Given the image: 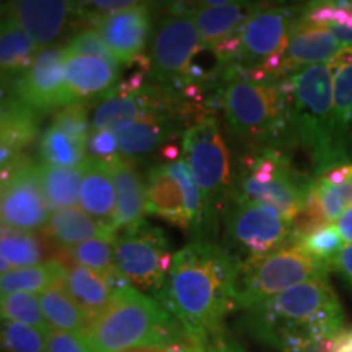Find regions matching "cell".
<instances>
[{
    "mask_svg": "<svg viewBox=\"0 0 352 352\" xmlns=\"http://www.w3.org/2000/svg\"><path fill=\"white\" fill-rule=\"evenodd\" d=\"M331 267L307 254L298 245L245 259L236 283V307L248 310L308 280L328 279Z\"/></svg>",
    "mask_w": 352,
    "mask_h": 352,
    "instance_id": "ba28073f",
    "label": "cell"
},
{
    "mask_svg": "<svg viewBox=\"0 0 352 352\" xmlns=\"http://www.w3.org/2000/svg\"><path fill=\"white\" fill-rule=\"evenodd\" d=\"M183 122L173 113H155L140 118L118 132V144L122 157L134 158L152 152L175 134V127Z\"/></svg>",
    "mask_w": 352,
    "mask_h": 352,
    "instance_id": "603a6c76",
    "label": "cell"
},
{
    "mask_svg": "<svg viewBox=\"0 0 352 352\" xmlns=\"http://www.w3.org/2000/svg\"><path fill=\"white\" fill-rule=\"evenodd\" d=\"M314 176L298 168L285 151L252 148L241 157L228 199L274 208L296 220L310 197Z\"/></svg>",
    "mask_w": 352,
    "mask_h": 352,
    "instance_id": "5b68a950",
    "label": "cell"
},
{
    "mask_svg": "<svg viewBox=\"0 0 352 352\" xmlns=\"http://www.w3.org/2000/svg\"><path fill=\"white\" fill-rule=\"evenodd\" d=\"M46 233L57 243L67 248L88 240L116 236L108 223L94 219L77 206L51 212V217L46 223Z\"/></svg>",
    "mask_w": 352,
    "mask_h": 352,
    "instance_id": "cb8c5ba5",
    "label": "cell"
},
{
    "mask_svg": "<svg viewBox=\"0 0 352 352\" xmlns=\"http://www.w3.org/2000/svg\"><path fill=\"white\" fill-rule=\"evenodd\" d=\"M303 6H259L256 3L240 38V51L233 65L248 77L267 80L272 65L287 46L300 23ZM232 65V64H230Z\"/></svg>",
    "mask_w": 352,
    "mask_h": 352,
    "instance_id": "8fae6325",
    "label": "cell"
},
{
    "mask_svg": "<svg viewBox=\"0 0 352 352\" xmlns=\"http://www.w3.org/2000/svg\"><path fill=\"white\" fill-rule=\"evenodd\" d=\"M334 74V114L342 152H352V56L344 50L329 63Z\"/></svg>",
    "mask_w": 352,
    "mask_h": 352,
    "instance_id": "4316f807",
    "label": "cell"
},
{
    "mask_svg": "<svg viewBox=\"0 0 352 352\" xmlns=\"http://www.w3.org/2000/svg\"><path fill=\"white\" fill-rule=\"evenodd\" d=\"M114 239L88 240L80 245L70 246L67 250L77 264L98 272L114 289L120 290L129 287L131 284L116 266V259H114Z\"/></svg>",
    "mask_w": 352,
    "mask_h": 352,
    "instance_id": "f546056e",
    "label": "cell"
},
{
    "mask_svg": "<svg viewBox=\"0 0 352 352\" xmlns=\"http://www.w3.org/2000/svg\"><path fill=\"white\" fill-rule=\"evenodd\" d=\"M120 352H186L176 342H147L134 347H127Z\"/></svg>",
    "mask_w": 352,
    "mask_h": 352,
    "instance_id": "ee69618b",
    "label": "cell"
},
{
    "mask_svg": "<svg viewBox=\"0 0 352 352\" xmlns=\"http://www.w3.org/2000/svg\"><path fill=\"white\" fill-rule=\"evenodd\" d=\"M344 50L329 28L298 23L284 52L272 65L267 80H280L310 65L329 64Z\"/></svg>",
    "mask_w": 352,
    "mask_h": 352,
    "instance_id": "e0dca14e",
    "label": "cell"
},
{
    "mask_svg": "<svg viewBox=\"0 0 352 352\" xmlns=\"http://www.w3.org/2000/svg\"><path fill=\"white\" fill-rule=\"evenodd\" d=\"M51 126L65 132L70 138L87 144L91 134V122L88 121L87 104L74 103L57 109L54 116H52Z\"/></svg>",
    "mask_w": 352,
    "mask_h": 352,
    "instance_id": "f35d334b",
    "label": "cell"
},
{
    "mask_svg": "<svg viewBox=\"0 0 352 352\" xmlns=\"http://www.w3.org/2000/svg\"><path fill=\"white\" fill-rule=\"evenodd\" d=\"M147 214L165 219L171 226L188 230L184 196L166 165H157L147 178Z\"/></svg>",
    "mask_w": 352,
    "mask_h": 352,
    "instance_id": "d4e9b609",
    "label": "cell"
},
{
    "mask_svg": "<svg viewBox=\"0 0 352 352\" xmlns=\"http://www.w3.org/2000/svg\"><path fill=\"white\" fill-rule=\"evenodd\" d=\"M64 52L65 56L98 57V59H103L107 60V63L120 67V63H118L116 57L109 52L107 44L101 39L100 33L96 32V28H87L85 26L82 32L74 34L64 46Z\"/></svg>",
    "mask_w": 352,
    "mask_h": 352,
    "instance_id": "ab89813d",
    "label": "cell"
},
{
    "mask_svg": "<svg viewBox=\"0 0 352 352\" xmlns=\"http://www.w3.org/2000/svg\"><path fill=\"white\" fill-rule=\"evenodd\" d=\"M12 270V266L8 264L6 259L2 258V254H0V274H3V272H8Z\"/></svg>",
    "mask_w": 352,
    "mask_h": 352,
    "instance_id": "f5cc1de1",
    "label": "cell"
},
{
    "mask_svg": "<svg viewBox=\"0 0 352 352\" xmlns=\"http://www.w3.org/2000/svg\"><path fill=\"white\" fill-rule=\"evenodd\" d=\"M219 101L227 126L252 148L294 147L290 101L283 80H256L236 65L220 70Z\"/></svg>",
    "mask_w": 352,
    "mask_h": 352,
    "instance_id": "3957f363",
    "label": "cell"
},
{
    "mask_svg": "<svg viewBox=\"0 0 352 352\" xmlns=\"http://www.w3.org/2000/svg\"><path fill=\"white\" fill-rule=\"evenodd\" d=\"M0 351L2 352H47L46 333L41 329L0 320Z\"/></svg>",
    "mask_w": 352,
    "mask_h": 352,
    "instance_id": "8d00e7d4",
    "label": "cell"
},
{
    "mask_svg": "<svg viewBox=\"0 0 352 352\" xmlns=\"http://www.w3.org/2000/svg\"><path fill=\"white\" fill-rule=\"evenodd\" d=\"M47 352H95L87 340L78 333L52 329L46 333Z\"/></svg>",
    "mask_w": 352,
    "mask_h": 352,
    "instance_id": "b9f144b4",
    "label": "cell"
},
{
    "mask_svg": "<svg viewBox=\"0 0 352 352\" xmlns=\"http://www.w3.org/2000/svg\"><path fill=\"white\" fill-rule=\"evenodd\" d=\"M192 7L197 32L206 51H210L219 63V70L235 63L240 51V38L256 3L223 2L219 7Z\"/></svg>",
    "mask_w": 352,
    "mask_h": 352,
    "instance_id": "9a60e30c",
    "label": "cell"
},
{
    "mask_svg": "<svg viewBox=\"0 0 352 352\" xmlns=\"http://www.w3.org/2000/svg\"><path fill=\"white\" fill-rule=\"evenodd\" d=\"M39 302H41L44 318L52 329L78 334L85 333L90 318L80 305L70 297L65 289V283L52 285L39 294Z\"/></svg>",
    "mask_w": 352,
    "mask_h": 352,
    "instance_id": "f1b7e54d",
    "label": "cell"
},
{
    "mask_svg": "<svg viewBox=\"0 0 352 352\" xmlns=\"http://www.w3.org/2000/svg\"><path fill=\"white\" fill-rule=\"evenodd\" d=\"M333 32L334 36L340 39L342 46L352 47V28H329Z\"/></svg>",
    "mask_w": 352,
    "mask_h": 352,
    "instance_id": "c3c4849f",
    "label": "cell"
},
{
    "mask_svg": "<svg viewBox=\"0 0 352 352\" xmlns=\"http://www.w3.org/2000/svg\"><path fill=\"white\" fill-rule=\"evenodd\" d=\"M334 226H336L341 239L344 240V243L352 245V208L347 209L346 212L334 222Z\"/></svg>",
    "mask_w": 352,
    "mask_h": 352,
    "instance_id": "f6af8a7d",
    "label": "cell"
},
{
    "mask_svg": "<svg viewBox=\"0 0 352 352\" xmlns=\"http://www.w3.org/2000/svg\"><path fill=\"white\" fill-rule=\"evenodd\" d=\"M151 28V8L147 3L135 2L126 10L104 19L96 26V32L118 63L131 65L142 56Z\"/></svg>",
    "mask_w": 352,
    "mask_h": 352,
    "instance_id": "ac0fdd59",
    "label": "cell"
},
{
    "mask_svg": "<svg viewBox=\"0 0 352 352\" xmlns=\"http://www.w3.org/2000/svg\"><path fill=\"white\" fill-rule=\"evenodd\" d=\"M13 23L10 10H8V3H0V34Z\"/></svg>",
    "mask_w": 352,
    "mask_h": 352,
    "instance_id": "681fc988",
    "label": "cell"
},
{
    "mask_svg": "<svg viewBox=\"0 0 352 352\" xmlns=\"http://www.w3.org/2000/svg\"><path fill=\"white\" fill-rule=\"evenodd\" d=\"M12 95L41 116L78 103L65 83L64 47L39 50L30 69L12 80Z\"/></svg>",
    "mask_w": 352,
    "mask_h": 352,
    "instance_id": "4fadbf2b",
    "label": "cell"
},
{
    "mask_svg": "<svg viewBox=\"0 0 352 352\" xmlns=\"http://www.w3.org/2000/svg\"><path fill=\"white\" fill-rule=\"evenodd\" d=\"M0 195H2V189H0Z\"/></svg>",
    "mask_w": 352,
    "mask_h": 352,
    "instance_id": "9f6ffc18",
    "label": "cell"
},
{
    "mask_svg": "<svg viewBox=\"0 0 352 352\" xmlns=\"http://www.w3.org/2000/svg\"><path fill=\"white\" fill-rule=\"evenodd\" d=\"M176 321L155 298L132 285L113 300L80 334L95 352H120L147 342H173Z\"/></svg>",
    "mask_w": 352,
    "mask_h": 352,
    "instance_id": "8992f818",
    "label": "cell"
},
{
    "mask_svg": "<svg viewBox=\"0 0 352 352\" xmlns=\"http://www.w3.org/2000/svg\"><path fill=\"white\" fill-rule=\"evenodd\" d=\"M78 204L88 215L111 227L116 212V188L111 165L101 164L94 158H85Z\"/></svg>",
    "mask_w": 352,
    "mask_h": 352,
    "instance_id": "7402d4cb",
    "label": "cell"
},
{
    "mask_svg": "<svg viewBox=\"0 0 352 352\" xmlns=\"http://www.w3.org/2000/svg\"><path fill=\"white\" fill-rule=\"evenodd\" d=\"M67 270L56 259L38 266L16 267L0 274V296L12 294H41L52 285L65 283Z\"/></svg>",
    "mask_w": 352,
    "mask_h": 352,
    "instance_id": "83f0119b",
    "label": "cell"
},
{
    "mask_svg": "<svg viewBox=\"0 0 352 352\" xmlns=\"http://www.w3.org/2000/svg\"><path fill=\"white\" fill-rule=\"evenodd\" d=\"M214 341H215V340H214ZM209 352H212V347H210V351H209Z\"/></svg>",
    "mask_w": 352,
    "mask_h": 352,
    "instance_id": "11a10c76",
    "label": "cell"
},
{
    "mask_svg": "<svg viewBox=\"0 0 352 352\" xmlns=\"http://www.w3.org/2000/svg\"><path fill=\"white\" fill-rule=\"evenodd\" d=\"M331 271L338 272L344 283L352 289V245H344L340 256L334 259Z\"/></svg>",
    "mask_w": 352,
    "mask_h": 352,
    "instance_id": "7bdbcfd3",
    "label": "cell"
},
{
    "mask_svg": "<svg viewBox=\"0 0 352 352\" xmlns=\"http://www.w3.org/2000/svg\"><path fill=\"white\" fill-rule=\"evenodd\" d=\"M222 214L226 222L223 246L241 263L296 243L294 222L274 208L228 199Z\"/></svg>",
    "mask_w": 352,
    "mask_h": 352,
    "instance_id": "30bf717a",
    "label": "cell"
},
{
    "mask_svg": "<svg viewBox=\"0 0 352 352\" xmlns=\"http://www.w3.org/2000/svg\"><path fill=\"white\" fill-rule=\"evenodd\" d=\"M10 103H12V91L6 96V98L0 100V126H2L3 121H6L8 109H10Z\"/></svg>",
    "mask_w": 352,
    "mask_h": 352,
    "instance_id": "816d5d0a",
    "label": "cell"
},
{
    "mask_svg": "<svg viewBox=\"0 0 352 352\" xmlns=\"http://www.w3.org/2000/svg\"><path fill=\"white\" fill-rule=\"evenodd\" d=\"M349 208H352V164L315 176L305 209L292 220L297 239L311 228L334 223Z\"/></svg>",
    "mask_w": 352,
    "mask_h": 352,
    "instance_id": "2e32d148",
    "label": "cell"
},
{
    "mask_svg": "<svg viewBox=\"0 0 352 352\" xmlns=\"http://www.w3.org/2000/svg\"><path fill=\"white\" fill-rule=\"evenodd\" d=\"M120 67L91 56H65V83L78 103L101 98L116 85Z\"/></svg>",
    "mask_w": 352,
    "mask_h": 352,
    "instance_id": "44dd1931",
    "label": "cell"
},
{
    "mask_svg": "<svg viewBox=\"0 0 352 352\" xmlns=\"http://www.w3.org/2000/svg\"><path fill=\"white\" fill-rule=\"evenodd\" d=\"M344 310L328 279L308 280L245 310L252 336L279 352H323L344 331Z\"/></svg>",
    "mask_w": 352,
    "mask_h": 352,
    "instance_id": "7a4b0ae2",
    "label": "cell"
},
{
    "mask_svg": "<svg viewBox=\"0 0 352 352\" xmlns=\"http://www.w3.org/2000/svg\"><path fill=\"white\" fill-rule=\"evenodd\" d=\"M87 144L70 138L54 126L47 127L39 140L41 164L57 168H76L85 162Z\"/></svg>",
    "mask_w": 352,
    "mask_h": 352,
    "instance_id": "d6a6232c",
    "label": "cell"
},
{
    "mask_svg": "<svg viewBox=\"0 0 352 352\" xmlns=\"http://www.w3.org/2000/svg\"><path fill=\"white\" fill-rule=\"evenodd\" d=\"M12 77H7L3 76V74H0V100L6 98V96L10 94L12 91Z\"/></svg>",
    "mask_w": 352,
    "mask_h": 352,
    "instance_id": "f907efd6",
    "label": "cell"
},
{
    "mask_svg": "<svg viewBox=\"0 0 352 352\" xmlns=\"http://www.w3.org/2000/svg\"><path fill=\"white\" fill-rule=\"evenodd\" d=\"M333 342H334V341H333ZM323 352H333V344H331V346H329L327 351H323Z\"/></svg>",
    "mask_w": 352,
    "mask_h": 352,
    "instance_id": "db71d44e",
    "label": "cell"
},
{
    "mask_svg": "<svg viewBox=\"0 0 352 352\" xmlns=\"http://www.w3.org/2000/svg\"><path fill=\"white\" fill-rule=\"evenodd\" d=\"M65 270H67L65 289L85 311L91 323V320H95L111 303L116 289L98 272L80 264H74Z\"/></svg>",
    "mask_w": 352,
    "mask_h": 352,
    "instance_id": "484cf974",
    "label": "cell"
},
{
    "mask_svg": "<svg viewBox=\"0 0 352 352\" xmlns=\"http://www.w3.org/2000/svg\"><path fill=\"white\" fill-rule=\"evenodd\" d=\"M183 157L208 206L214 228L233 186L232 158L215 116H204L183 131Z\"/></svg>",
    "mask_w": 352,
    "mask_h": 352,
    "instance_id": "9c48e42d",
    "label": "cell"
},
{
    "mask_svg": "<svg viewBox=\"0 0 352 352\" xmlns=\"http://www.w3.org/2000/svg\"><path fill=\"white\" fill-rule=\"evenodd\" d=\"M0 254L12 267H30L41 264L43 250L33 232L15 230L0 226Z\"/></svg>",
    "mask_w": 352,
    "mask_h": 352,
    "instance_id": "836d02e7",
    "label": "cell"
},
{
    "mask_svg": "<svg viewBox=\"0 0 352 352\" xmlns=\"http://www.w3.org/2000/svg\"><path fill=\"white\" fill-rule=\"evenodd\" d=\"M38 52L32 38L12 23L0 34V74L12 78L20 77L30 69Z\"/></svg>",
    "mask_w": 352,
    "mask_h": 352,
    "instance_id": "1f68e13d",
    "label": "cell"
},
{
    "mask_svg": "<svg viewBox=\"0 0 352 352\" xmlns=\"http://www.w3.org/2000/svg\"><path fill=\"white\" fill-rule=\"evenodd\" d=\"M212 352H246V351L239 344V342L230 340V338L226 334V331H223L220 336L215 338L212 344Z\"/></svg>",
    "mask_w": 352,
    "mask_h": 352,
    "instance_id": "bcb514c9",
    "label": "cell"
},
{
    "mask_svg": "<svg viewBox=\"0 0 352 352\" xmlns=\"http://www.w3.org/2000/svg\"><path fill=\"white\" fill-rule=\"evenodd\" d=\"M241 261L223 245L195 240L173 254L155 300L188 331L214 338L236 307Z\"/></svg>",
    "mask_w": 352,
    "mask_h": 352,
    "instance_id": "6da1fadb",
    "label": "cell"
},
{
    "mask_svg": "<svg viewBox=\"0 0 352 352\" xmlns=\"http://www.w3.org/2000/svg\"><path fill=\"white\" fill-rule=\"evenodd\" d=\"M0 320L16 321L41 331H50V324L44 318L41 302L36 294H12L0 296Z\"/></svg>",
    "mask_w": 352,
    "mask_h": 352,
    "instance_id": "d590c367",
    "label": "cell"
},
{
    "mask_svg": "<svg viewBox=\"0 0 352 352\" xmlns=\"http://www.w3.org/2000/svg\"><path fill=\"white\" fill-rule=\"evenodd\" d=\"M50 217L51 209L43 192L39 165L28 158L2 189L0 226L34 232L46 226Z\"/></svg>",
    "mask_w": 352,
    "mask_h": 352,
    "instance_id": "5bb4252c",
    "label": "cell"
},
{
    "mask_svg": "<svg viewBox=\"0 0 352 352\" xmlns=\"http://www.w3.org/2000/svg\"><path fill=\"white\" fill-rule=\"evenodd\" d=\"M111 173L116 188V212L111 222V230L118 233L121 228H129L145 222L147 186H144L132 158L122 157L121 153L113 160Z\"/></svg>",
    "mask_w": 352,
    "mask_h": 352,
    "instance_id": "ffe728a7",
    "label": "cell"
},
{
    "mask_svg": "<svg viewBox=\"0 0 352 352\" xmlns=\"http://www.w3.org/2000/svg\"><path fill=\"white\" fill-rule=\"evenodd\" d=\"M114 259L122 276L142 294H153L164 287L168 276L173 253L162 228L142 222L124 228L114 239Z\"/></svg>",
    "mask_w": 352,
    "mask_h": 352,
    "instance_id": "7c38bea8",
    "label": "cell"
},
{
    "mask_svg": "<svg viewBox=\"0 0 352 352\" xmlns=\"http://www.w3.org/2000/svg\"><path fill=\"white\" fill-rule=\"evenodd\" d=\"M300 23L324 28H352V2H310L303 6Z\"/></svg>",
    "mask_w": 352,
    "mask_h": 352,
    "instance_id": "74e56055",
    "label": "cell"
},
{
    "mask_svg": "<svg viewBox=\"0 0 352 352\" xmlns=\"http://www.w3.org/2000/svg\"><path fill=\"white\" fill-rule=\"evenodd\" d=\"M118 155H120V144H118V135L113 131H91L87 142L88 158H94V160L101 162V164L111 165Z\"/></svg>",
    "mask_w": 352,
    "mask_h": 352,
    "instance_id": "60d3db41",
    "label": "cell"
},
{
    "mask_svg": "<svg viewBox=\"0 0 352 352\" xmlns=\"http://www.w3.org/2000/svg\"><path fill=\"white\" fill-rule=\"evenodd\" d=\"M206 51L191 7L178 6L158 23L152 39L151 77L157 85L179 94L189 85H209L210 77L195 64Z\"/></svg>",
    "mask_w": 352,
    "mask_h": 352,
    "instance_id": "52a82bcc",
    "label": "cell"
},
{
    "mask_svg": "<svg viewBox=\"0 0 352 352\" xmlns=\"http://www.w3.org/2000/svg\"><path fill=\"white\" fill-rule=\"evenodd\" d=\"M12 20L36 46L52 44L63 36L70 21L77 20V3L64 0H20L8 2Z\"/></svg>",
    "mask_w": 352,
    "mask_h": 352,
    "instance_id": "d6986e66",
    "label": "cell"
},
{
    "mask_svg": "<svg viewBox=\"0 0 352 352\" xmlns=\"http://www.w3.org/2000/svg\"><path fill=\"white\" fill-rule=\"evenodd\" d=\"M296 245L300 246L303 252L310 254L311 258L318 259V261L331 267L334 259L340 256L346 243L334 223H324V226L311 228L302 236H298Z\"/></svg>",
    "mask_w": 352,
    "mask_h": 352,
    "instance_id": "e575fe53",
    "label": "cell"
},
{
    "mask_svg": "<svg viewBox=\"0 0 352 352\" xmlns=\"http://www.w3.org/2000/svg\"><path fill=\"white\" fill-rule=\"evenodd\" d=\"M280 80L290 101L294 140L307 153L311 176L352 164L338 139L331 65H310Z\"/></svg>",
    "mask_w": 352,
    "mask_h": 352,
    "instance_id": "277c9868",
    "label": "cell"
},
{
    "mask_svg": "<svg viewBox=\"0 0 352 352\" xmlns=\"http://www.w3.org/2000/svg\"><path fill=\"white\" fill-rule=\"evenodd\" d=\"M83 164L76 168H57L39 164V178L51 212L78 204Z\"/></svg>",
    "mask_w": 352,
    "mask_h": 352,
    "instance_id": "4dcf8cb0",
    "label": "cell"
},
{
    "mask_svg": "<svg viewBox=\"0 0 352 352\" xmlns=\"http://www.w3.org/2000/svg\"><path fill=\"white\" fill-rule=\"evenodd\" d=\"M333 352H352V329L342 331L333 342Z\"/></svg>",
    "mask_w": 352,
    "mask_h": 352,
    "instance_id": "7dc6e473",
    "label": "cell"
}]
</instances>
